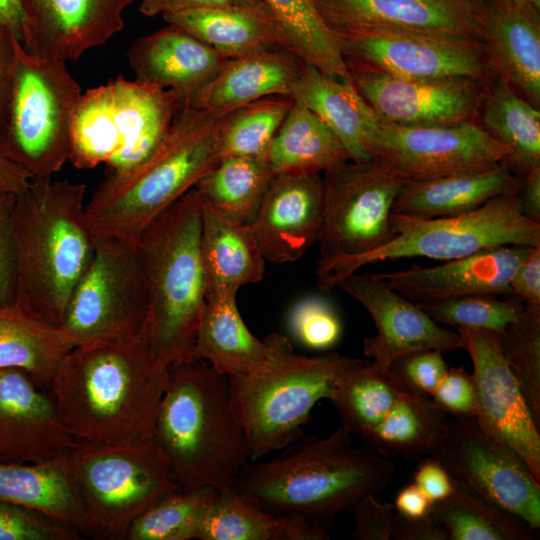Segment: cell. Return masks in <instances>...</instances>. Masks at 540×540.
Masks as SVG:
<instances>
[{"mask_svg": "<svg viewBox=\"0 0 540 540\" xmlns=\"http://www.w3.org/2000/svg\"><path fill=\"white\" fill-rule=\"evenodd\" d=\"M14 36L5 28L0 27V136L7 126L9 103L12 87Z\"/></svg>", "mask_w": 540, "mask_h": 540, "instance_id": "56", "label": "cell"}, {"mask_svg": "<svg viewBox=\"0 0 540 540\" xmlns=\"http://www.w3.org/2000/svg\"><path fill=\"white\" fill-rule=\"evenodd\" d=\"M32 180L30 174L6 153L0 136V197L19 195Z\"/></svg>", "mask_w": 540, "mask_h": 540, "instance_id": "57", "label": "cell"}, {"mask_svg": "<svg viewBox=\"0 0 540 540\" xmlns=\"http://www.w3.org/2000/svg\"><path fill=\"white\" fill-rule=\"evenodd\" d=\"M80 535L43 512L0 501V540H79Z\"/></svg>", "mask_w": 540, "mask_h": 540, "instance_id": "48", "label": "cell"}, {"mask_svg": "<svg viewBox=\"0 0 540 540\" xmlns=\"http://www.w3.org/2000/svg\"><path fill=\"white\" fill-rule=\"evenodd\" d=\"M533 247L501 246L432 266L413 264L377 275L415 303L468 295H511L510 279Z\"/></svg>", "mask_w": 540, "mask_h": 540, "instance_id": "25", "label": "cell"}, {"mask_svg": "<svg viewBox=\"0 0 540 540\" xmlns=\"http://www.w3.org/2000/svg\"><path fill=\"white\" fill-rule=\"evenodd\" d=\"M432 504L419 488L411 483L398 492L394 507L398 514L416 518L429 514Z\"/></svg>", "mask_w": 540, "mask_h": 540, "instance_id": "60", "label": "cell"}, {"mask_svg": "<svg viewBox=\"0 0 540 540\" xmlns=\"http://www.w3.org/2000/svg\"><path fill=\"white\" fill-rule=\"evenodd\" d=\"M337 288L355 298L371 316L377 333L363 343L364 355L382 372L402 356L420 350L461 349L456 330L441 327L417 303L388 286L377 273L354 272Z\"/></svg>", "mask_w": 540, "mask_h": 540, "instance_id": "19", "label": "cell"}, {"mask_svg": "<svg viewBox=\"0 0 540 540\" xmlns=\"http://www.w3.org/2000/svg\"><path fill=\"white\" fill-rule=\"evenodd\" d=\"M168 367L142 336L75 346L58 365L49 392L75 440L151 439Z\"/></svg>", "mask_w": 540, "mask_h": 540, "instance_id": "1", "label": "cell"}, {"mask_svg": "<svg viewBox=\"0 0 540 540\" xmlns=\"http://www.w3.org/2000/svg\"><path fill=\"white\" fill-rule=\"evenodd\" d=\"M237 290H221L206 298L195 338L194 358L227 377L244 376L266 357L264 341L255 337L237 307Z\"/></svg>", "mask_w": 540, "mask_h": 540, "instance_id": "31", "label": "cell"}, {"mask_svg": "<svg viewBox=\"0 0 540 540\" xmlns=\"http://www.w3.org/2000/svg\"><path fill=\"white\" fill-rule=\"evenodd\" d=\"M331 30L346 64L406 78L493 76L481 42L378 28Z\"/></svg>", "mask_w": 540, "mask_h": 540, "instance_id": "15", "label": "cell"}, {"mask_svg": "<svg viewBox=\"0 0 540 540\" xmlns=\"http://www.w3.org/2000/svg\"><path fill=\"white\" fill-rule=\"evenodd\" d=\"M352 511L356 520V527L351 533L354 539H391L398 515L394 504L379 502L374 494H366L354 505Z\"/></svg>", "mask_w": 540, "mask_h": 540, "instance_id": "51", "label": "cell"}, {"mask_svg": "<svg viewBox=\"0 0 540 540\" xmlns=\"http://www.w3.org/2000/svg\"><path fill=\"white\" fill-rule=\"evenodd\" d=\"M81 535L125 540L134 520L179 490L153 438L106 443L75 440L65 455Z\"/></svg>", "mask_w": 540, "mask_h": 540, "instance_id": "8", "label": "cell"}, {"mask_svg": "<svg viewBox=\"0 0 540 540\" xmlns=\"http://www.w3.org/2000/svg\"><path fill=\"white\" fill-rule=\"evenodd\" d=\"M410 180L501 164L508 148L476 120L446 126H402L381 121L373 148Z\"/></svg>", "mask_w": 540, "mask_h": 540, "instance_id": "16", "label": "cell"}, {"mask_svg": "<svg viewBox=\"0 0 540 540\" xmlns=\"http://www.w3.org/2000/svg\"><path fill=\"white\" fill-rule=\"evenodd\" d=\"M477 2L480 42L490 72L539 108V5L524 0Z\"/></svg>", "mask_w": 540, "mask_h": 540, "instance_id": "24", "label": "cell"}, {"mask_svg": "<svg viewBox=\"0 0 540 540\" xmlns=\"http://www.w3.org/2000/svg\"><path fill=\"white\" fill-rule=\"evenodd\" d=\"M330 29L378 28L480 42L471 0H313Z\"/></svg>", "mask_w": 540, "mask_h": 540, "instance_id": "22", "label": "cell"}, {"mask_svg": "<svg viewBox=\"0 0 540 540\" xmlns=\"http://www.w3.org/2000/svg\"><path fill=\"white\" fill-rule=\"evenodd\" d=\"M266 357L252 372L228 377L231 402L257 461L300 437L315 404L329 399L349 357L335 352L306 356L288 338L273 332L263 339Z\"/></svg>", "mask_w": 540, "mask_h": 540, "instance_id": "7", "label": "cell"}, {"mask_svg": "<svg viewBox=\"0 0 540 540\" xmlns=\"http://www.w3.org/2000/svg\"><path fill=\"white\" fill-rule=\"evenodd\" d=\"M292 104V97L269 96L226 114L219 132L220 158L267 157Z\"/></svg>", "mask_w": 540, "mask_h": 540, "instance_id": "43", "label": "cell"}, {"mask_svg": "<svg viewBox=\"0 0 540 540\" xmlns=\"http://www.w3.org/2000/svg\"><path fill=\"white\" fill-rule=\"evenodd\" d=\"M86 189L67 179L32 180L12 209L15 302L56 328L94 254Z\"/></svg>", "mask_w": 540, "mask_h": 540, "instance_id": "3", "label": "cell"}, {"mask_svg": "<svg viewBox=\"0 0 540 540\" xmlns=\"http://www.w3.org/2000/svg\"><path fill=\"white\" fill-rule=\"evenodd\" d=\"M448 418L430 395L407 389L385 418L360 437L367 446L389 459H419L429 455Z\"/></svg>", "mask_w": 540, "mask_h": 540, "instance_id": "38", "label": "cell"}, {"mask_svg": "<svg viewBox=\"0 0 540 540\" xmlns=\"http://www.w3.org/2000/svg\"><path fill=\"white\" fill-rule=\"evenodd\" d=\"M351 80L381 121L446 126L476 120L489 79L406 78L347 64Z\"/></svg>", "mask_w": 540, "mask_h": 540, "instance_id": "17", "label": "cell"}, {"mask_svg": "<svg viewBox=\"0 0 540 540\" xmlns=\"http://www.w3.org/2000/svg\"><path fill=\"white\" fill-rule=\"evenodd\" d=\"M200 243L207 296L262 280L265 259L249 224L219 213L203 200Z\"/></svg>", "mask_w": 540, "mask_h": 540, "instance_id": "33", "label": "cell"}, {"mask_svg": "<svg viewBox=\"0 0 540 540\" xmlns=\"http://www.w3.org/2000/svg\"><path fill=\"white\" fill-rule=\"evenodd\" d=\"M323 217L320 174L275 176L249 226L265 260L291 263L318 243Z\"/></svg>", "mask_w": 540, "mask_h": 540, "instance_id": "23", "label": "cell"}, {"mask_svg": "<svg viewBox=\"0 0 540 540\" xmlns=\"http://www.w3.org/2000/svg\"><path fill=\"white\" fill-rule=\"evenodd\" d=\"M216 491L202 487L165 495L134 520L125 540L197 539Z\"/></svg>", "mask_w": 540, "mask_h": 540, "instance_id": "44", "label": "cell"}, {"mask_svg": "<svg viewBox=\"0 0 540 540\" xmlns=\"http://www.w3.org/2000/svg\"><path fill=\"white\" fill-rule=\"evenodd\" d=\"M413 483L432 503L445 499L453 490L450 475L431 456L419 463L413 475Z\"/></svg>", "mask_w": 540, "mask_h": 540, "instance_id": "54", "label": "cell"}, {"mask_svg": "<svg viewBox=\"0 0 540 540\" xmlns=\"http://www.w3.org/2000/svg\"><path fill=\"white\" fill-rule=\"evenodd\" d=\"M509 285L525 304L540 306V246L533 247L519 263Z\"/></svg>", "mask_w": 540, "mask_h": 540, "instance_id": "53", "label": "cell"}, {"mask_svg": "<svg viewBox=\"0 0 540 540\" xmlns=\"http://www.w3.org/2000/svg\"><path fill=\"white\" fill-rule=\"evenodd\" d=\"M407 388L393 373L380 371L372 360L349 358L338 374L329 400L342 427L361 436L390 412Z\"/></svg>", "mask_w": 540, "mask_h": 540, "instance_id": "37", "label": "cell"}, {"mask_svg": "<svg viewBox=\"0 0 540 540\" xmlns=\"http://www.w3.org/2000/svg\"><path fill=\"white\" fill-rule=\"evenodd\" d=\"M497 334L501 353L540 425V306L524 303L518 318Z\"/></svg>", "mask_w": 540, "mask_h": 540, "instance_id": "45", "label": "cell"}, {"mask_svg": "<svg viewBox=\"0 0 540 540\" xmlns=\"http://www.w3.org/2000/svg\"><path fill=\"white\" fill-rule=\"evenodd\" d=\"M126 56L136 80L171 90L185 103L227 60L202 41L169 25L133 41Z\"/></svg>", "mask_w": 540, "mask_h": 540, "instance_id": "26", "label": "cell"}, {"mask_svg": "<svg viewBox=\"0 0 540 540\" xmlns=\"http://www.w3.org/2000/svg\"><path fill=\"white\" fill-rule=\"evenodd\" d=\"M0 27L20 42L24 38V17L21 0H0Z\"/></svg>", "mask_w": 540, "mask_h": 540, "instance_id": "61", "label": "cell"}, {"mask_svg": "<svg viewBox=\"0 0 540 540\" xmlns=\"http://www.w3.org/2000/svg\"><path fill=\"white\" fill-rule=\"evenodd\" d=\"M234 3L241 2L238 0H141L139 10L147 17H155L190 9Z\"/></svg>", "mask_w": 540, "mask_h": 540, "instance_id": "58", "label": "cell"}, {"mask_svg": "<svg viewBox=\"0 0 540 540\" xmlns=\"http://www.w3.org/2000/svg\"><path fill=\"white\" fill-rule=\"evenodd\" d=\"M134 1L21 0V44L39 57L77 61L123 29L124 11Z\"/></svg>", "mask_w": 540, "mask_h": 540, "instance_id": "21", "label": "cell"}, {"mask_svg": "<svg viewBox=\"0 0 540 540\" xmlns=\"http://www.w3.org/2000/svg\"><path fill=\"white\" fill-rule=\"evenodd\" d=\"M73 348L63 332L24 310L15 301L0 305V368L24 371L49 391L63 357Z\"/></svg>", "mask_w": 540, "mask_h": 540, "instance_id": "36", "label": "cell"}, {"mask_svg": "<svg viewBox=\"0 0 540 540\" xmlns=\"http://www.w3.org/2000/svg\"><path fill=\"white\" fill-rule=\"evenodd\" d=\"M395 464L369 446L353 445L340 426L324 438L302 436L268 461H249L233 489L274 514L297 513L325 527L366 494L394 479Z\"/></svg>", "mask_w": 540, "mask_h": 540, "instance_id": "2", "label": "cell"}, {"mask_svg": "<svg viewBox=\"0 0 540 540\" xmlns=\"http://www.w3.org/2000/svg\"><path fill=\"white\" fill-rule=\"evenodd\" d=\"M51 393L22 370L0 368V464H40L73 447Z\"/></svg>", "mask_w": 540, "mask_h": 540, "instance_id": "20", "label": "cell"}, {"mask_svg": "<svg viewBox=\"0 0 540 540\" xmlns=\"http://www.w3.org/2000/svg\"><path fill=\"white\" fill-rule=\"evenodd\" d=\"M153 439L181 490L233 488L250 461L228 377L197 358L169 365Z\"/></svg>", "mask_w": 540, "mask_h": 540, "instance_id": "4", "label": "cell"}, {"mask_svg": "<svg viewBox=\"0 0 540 540\" xmlns=\"http://www.w3.org/2000/svg\"><path fill=\"white\" fill-rule=\"evenodd\" d=\"M391 539L448 540V536L445 529L434 520L429 512V514L425 516L416 518L405 517L398 514Z\"/></svg>", "mask_w": 540, "mask_h": 540, "instance_id": "55", "label": "cell"}, {"mask_svg": "<svg viewBox=\"0 0 540 540\" xmlns=\"http://www.w3.org/2000/svg\"><path fill=\"white\" fill-rule=\"evenodd\" d=\"M241 3L253 6H265L263 0H238Z\"/></svg>", "mask_w": 540, "mask_h": 540, "instance_id": "62", "label": "cell"}, {"mask_svg": "<svg viewBox=\"0 0 540 540\" xmlns=\"http://www.w3.org/2000/svg\"><path fill=\"white\" fill-rule=\"evenodd\" d=\"M0 501L43 512L81 534L65 455L40 464H0Z\"/></svg>", "mask_w": 540, "mask_h": 540, "instance_id": "40", "label": "cell"}, {"mask_svg": "<svg viewBox=\"0 0 540 540\" xmlns=\"http://www.w3.org/2000/svg\"><path fill=\"white\" fill-rule=\"evenodd\" d=\"M263 2L276 24L282 48L326 75L351 80L335 36L313 0Z\"/></svg>", "mask_w": 540, "mask_h": 540, "instance_id": "41", "label": "cell"}, {"mask_svg": "<svg viewBox=\"0 0 540 540\" xmlns=\"http://www.w3.org/2000/svg\"><path fill=\"white\" fill-rule=\"evenodd\" d=\"M291 97L302 101L327 124L350 161L361 162L374 157L381 120L352 80L326 75L304 63Z\"/></svg>", "mask_w": 540, "mask_h": 540, "instance_id": "29", "label": "cell"}, {"mask_svg": "<svg viewBox=\"0 0 540 540\" xmlns=\"http://www.w3.org/2000/svg\"><path fill=\"white\" fill-rule=\"evenodd\" d=\"M200 540H327V528L301 514H274L233 488L216 491L202 523Z\"/></svg>", "mask_w": 540, "mask_h": 540, "instance_id": "32", "label": "cell"}, {"mask_svg": "<svg viewBox=\"0 0 540 540\" xmlns=\"http://www.w3.org/2000/svg\"><path fill=\"white\" fill-rule=\"evenodd\" d=\"M224 116L185 103L145 161L126 171L109 172L86 200L91 230L137 241L155 217L221 160L219 132Z\"/></svg>", "mask_w": 540, "mask_h": 540, "instance_id": "5", "label": "cell"}, {"mask_svg": "<svg viewBox=\"0 0 540 540\" xmlns=\"http://www.w3.org/2000/svg\"><path fill=\"white\" fill-rule=\"evenodd\" d=\"M519 207L526 218L540 223V167L521 179Z\"/></svg>", "mask_w": 540, "mask_h": 540, "instance_id": "59", "label": "cell"}, {"mask_svg": "<svg viewBox=\"0 0 540 540\" xmlns=\"http://www.w3.org/2000/svg\"><path fill=\"white\" fill-rule=\"evenodd\" d=\"M93 234L92 260L59 327L73 347L142 336L148 313L137 241Z\"/></svg>", "mask_w": 540, "mask_h": 540, "instance_id": "12", "label": "cell"}, {"mask_svg": "<svg viewBox=\"0 0 540 540\" xmlns=\"http://www.w3.org/2000/svg\"><path fill=\"white\" fill-rule=\"evenodd\" d=\"M267 158L275 176L317 175L349 160L327 124L297 99H293Z\"/></svg>", "mask_w": 540, "mask_h": 540, "instance_id": "35", "label": "cell"}, {"mask_svg": "<svg viewBox=\"0 0 540 540\" xmlns=\"http://www.w3.org/2000/svg\"><path fill=\"white\" fill-rule=\"evenodd\" d=\"M462 347L473 364L475 418L496 440L515 450L540 481L539 425L499 346L497 332L460 327Z\"/></svg>", "mask_w": 540, "mask_h": 540, "instance_id": "18", "label": "cell"}, {"mask_svg": "<svg viewBox=\"0 0 540 540\" xmlns=\"http://www.w3.org/2000/svg\"><path fill=\"white\" fill-rule=\"evenodd\" d=\"M447 369L442 351L427 349L402 356L390 370L407 389L431 395Z\"/></svg>", "mask_w": 540, "mask_h": 540, "instance_id": "49", "label": "cell"}, {"mask_svg": "<svg viewBox=\"0 0 540 540\" xmlns=\"http://www.w3.org/2000/svg\"><path fill=\"white\" fill-rule=\"evenodd\" d=\"M481 126L509 153L502 162L519 178L540 167V111L507 81L492 76L479 112Z\"/></svg>", "mask_w": 540, "mask_h": 540, "instance_id": "34", "label": "cell"}, {"mask_svg": "<svg viewBox=\"0 0 540 540\" xmlns=\"http://www.w3.org/2000/svg\"><path fill=\"white\" fill-rule=\"evenodd\" d=\"M429 456L452 479L476 490L533 529L540 528V481L515 450L487 434L475 417L449 415Z\"/></svg>", "mask_w": 540, "mask_h": 540, "instance_id": "14", "label": "cell"}, {"mask_svg": "<svg viewBox=\"0 0 540 540\" xmlns=\"http://www.w3.org/2000/svg\"><path fill=\"white\" fill-rule=\"evenodd\" d=\"M164 21L210 46L227 59L282 48L266 6L242 3L190 9L162 15Z\"/></svg>", "mask_w": 540, "mask_h": 540, "instance_id": "30", "label": "cell"}, {"mask_svg": "<svg viewBox=\"0 0 540 540\" xmlns=\"http://www.w3.org/2000/svg\"><path fill=\"white\" fill-rule=\"evenodd\" d=\"M393 238L383 246L349 258L319 259L318 287L329 291L360 268L386 260L425 257L448 261L501 247L540 246V223L520 211L519 192L495 197L458 216L418 218L392 212Z\"/></svg>", "mask_w": 540, "mask_h": 540, "instance_id": "9", "label": "cell"}, {"mask_svg": "<svg viewBox=\"0 0 540 540\" xmlns=\"http://www.w3.org/2000/svg\"><path fill=\"white\" fill-rule=\"evenodd\" d=\"M201 220L202 200L192 188L155 217L137 239L148 294L142 337L168 366L194 359L207 298Z\"/></svg>", "mask_w": 540, "mask_h": 540, "instance_id": "6", "label": "cell"}, {"mask_svg": "<svg viewBox=\"0 0 540 540\" xmlns=\"http://www.w3.org/2000/svg\"><path fill=\"white\" fill-rule=\"evenodd\" d=\"M6 153L33 180L51 179L70 159L71 129L82 95L66 62L28 52L13 39Z\"/></svg>", "mask_w": 540, "mask_h": 540, "instance_id": "11", "label": "cell"}, {"mask_svg": "<svg viewBox=\"0 0 540 540\" xmlns=\"http://www.w3.org/2000/svg\"><path fill=\"white\" fill-rule=\"evenodd\" d=\"M432 504L430 513L448 540H533L536 529L464 483Z\"/></svg>", "mask_w": 540, "mask_h": 540, "instance_id": "39", "label": "cell"}, {"mask_svg": "<svg viewBox=\"0 0 540 540\" xmlns=\"http://www.w3.org/2000/svg\"><path fill=\"white\" fill-rule=\"evenodd\" d=\"M288 322L293 336L314 350L332 348L342 334V324L333 305L319 296L299 300L291 309Z\"/></svg>", "mask_w": 540, "mask_h": 540, "instance_id": "47", "label": "cell"}, {"mask_svg": "<svg viewBox=\"0 0 540 540\" xmlns=\"http://www.w3.org/2000/svg\"><path fill=\"white\" fill-rule=\"evenodd\" d=\"M303 66V61L284 48L227 59L216 75L186 103L226 115L265 97H291Z\"/></svg>", "mask_w": 540, "mask_h": 540, "instance_id": "27", "label": "cell"}, {"mask_svg": "<svg viewBox=\"0 0 540 540\" xmlns=\"http://www.w3.org/2000/svg\"><path fill=\"white\" fill-rule=\"evenodd\" d=\"M185 100L177 93L118 77L82 93L71 129V163L109 172L145 161L167 135Z\"/></svg>", "mask_w": 540, "mask_h": 540, "instance_id": "10", "label": "cell"}, {"mask_svg": "<svg viewBox=\"0 0 540 540\" xmlns=\"http://www.w3.org/2000/svg\"><path fill=\"white\" fill-rule=\"evenodd\" d=\"M274 177L267 157L230 156L221 159L194 188L219 213L250 224Z\"/></svg>", "mask_w": 540, "mask_h": 540, "instance_id": "42", "label": "cell"}, {"mask_svg": "<svg viewBox=\"0 0 540 540\" xmlns=\"http://www.w3.org/2000/svg\"><path fill=\"white\" fill-rule=\"evenodd\" d=\"M471 1H478V0H471ZM524 1H529V2H532V3L536 4V5H539V3H540V0H524Z\"/></svg>", "mask_w": 540, "mask_h": 540, "instance_id": "63", "label": "cell"}, {"mask_svg": "<svg viewBox=\"0 0 540 540\" xmlns=\"http://www.w3.org/2000/svg\"><path fill=\"white\" fill-rule=\"evenodd\" d=\"M16 196L0 197V305L16 297V269L10 221Z\"/></svg>", "mask_w": 540, "mask_h": 540, "instance_id": "52", "label": "cell"}, {"mask_svg": "<svg viewBox=\"0 0 540 540\" xmlns=\"http://www.w3.org/2000/svg\"><path fill=\"white\" fill-rule=\"evenodd\" d=\"M324 217L319 238L320 259H341L373 251L393 238L390 216L409 180L375 156L347 162L322 176Z\"/></svg>", "mask_w": 540, "mask_h": 540, "instance_id": "13", "label": "cell"}, {"mask_svg": "<svg viewBox=\"0 0 540 540\" xmlns=\"http://www.w3.org/2000/svg\"><path fill=\"white\" fill-rule=\"evenodd\" d=\"M521 178L504 164L430 179L408 180L392 212L418 218L472 212L489 200L520 191Z\"/></svg>", "mask_w": 540, "mask_h": 540, "instance_id": "28", "label": "cell"}, {"mask_svg": "<svg viewBox=\"0 0 540 540\" xmlns=\"http://www.w3.org/2000/svg\"><path fill=\"white\" fill-rule=\"evenodd\" d=\"M417 304L439 324L497 333L516 320L524 306V302L514 294L504 296V299L496 295H468Z\"/></svg>", "mask_w": 540, "mask_h": 540, "instance_id": "46", "label": "cell"}, {"mask_svg": "<svg viewBox=\"0 0 540 540\" xmlns=\"http://www.w3.org/2000/svg\"><path fill=\"white\" fill-rule=\"evenodd\" d=\"M430 396L450 416L475 417L476 415L473 378L464 367H448Z\"/></svg>", "mask_w": 540, "mask_h": 540, "instance_id": "50", "label": "cell"}]
</instances>
